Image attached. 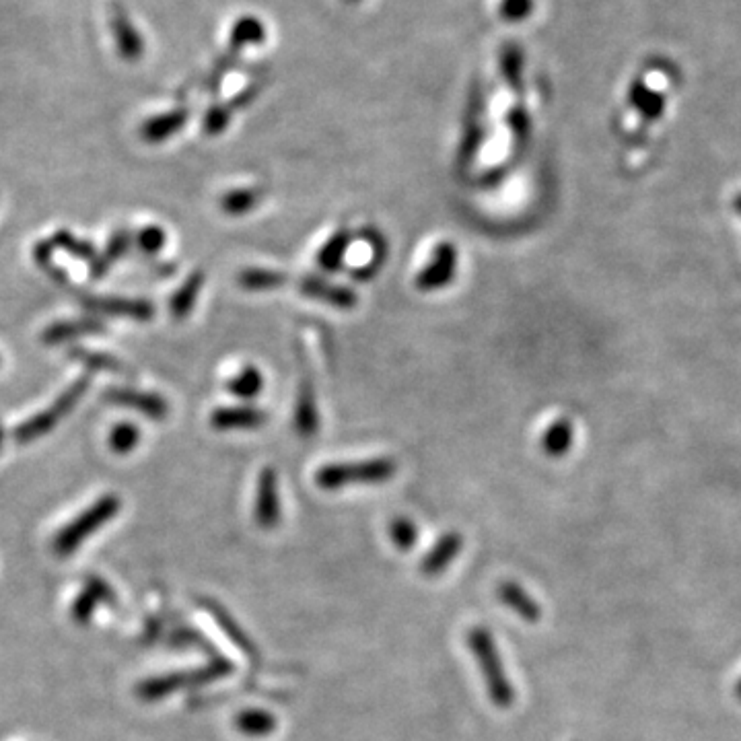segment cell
<instances>
[{
	"label": "cell",
	"mask_w": 741,
	"mask_h": 741,
	"mask_svg": "<svg viewBox=\"0 0 741 741\" xmlns=\"http://www.w3.org/2000/svg\"><path fill=\"white\" fill-rule=\"evenodd\" d=\"M299 291L307 299L326 303V305L336 307V309H352V307H357V303H359V297L352 289L342 287V285H334V282H328L320 276H311V274H307L299 280Z\"/></svg>",
	"instance_id": "cell-13"
},
{
	"label": "cell",
	"mask_w": 741,
	"mask_h": 741,
	"mask_svg": "<svg viewBox=\"0 0 741 741\" xmlns=\"http://www.w3.org/2000/svg\"><path fill=\"white\" fill-rule=\"evenodd\" d=\"M534 11V0H503L499 13L507 23H521Z\"/></svg>",
	"instance_id": "cell-39"
},
{
	"label": "cell",
	"mask_w": 741,
	"mask_h": 741,
	"mask_svg": "<svg viewBox=\"0 0 741 741\" xmlns=\"http://www.w3.org/2000/svg\"><path fill=\"white\" fill-rule=\"evenodd\" d=\"M457 272V250L451 241L437 243L429 264L416 276V289L433 293L451 285Z\"/></svg>",
	"instance_id": "cell-7"
},
{
	"label": "cell",
	"mask_w": 741,
	"mask_h": 741,
	"mask_svg": "<svg viewBox=\"0 0 741 741\" xmlns=\"http://www.w3.org/2000/svg\"><path fill=\"white\" fill-rule=\"evenodd\" d=\"M468 647L480 665L490 702L497 704L499 709H509L515 702V686L507 678L497 641L484 626H476L468 632Z\"/></svg>",
	"instance_id": "cell-1"
},
{
	"label": "cell",
	"mask_w": 741,
	"mask_h": 741,
	"mask_svg": "<svg viewBox=\"0 0 741 741\" xmlns=\"http://www.w3.org/2000/svg\"><path fill=\"white\" fill-rule=\"evenodd\" d=\"M204 280H206L204 272L196 270L182 282V287L173 293V297L169 299V311L173 315V320H186V317L192 313L204 289Z\"/></svg>",
	"instance_id": "cell-21"
},
{
	"label": "cell",
	"mask_w": 741,
	"mask_h": 741,
	"mask_svg": "<svg viewBox=\"0 0 741 741\" xmlns=\"http://www.w3.org/2000/svg\"><path fill=\"white\" fill-rule=\"evenodd\" d=\"M103 334H108V326L97 320V317H79V320H62L48 326L42 332V342L48 346H56L81 336H103Z\"/></svg>",
	"instance_id": "cell-16"
},
{
	"label": "cell",
	"mask_w": 741,
	"mask_h": 741,
	"mask_svg": "<svg viewBox=\"0 0 741 741\" xmlns=\"http://www.w3.org/2000/svg\"><path fill=\"white\" fill-rule=\"evenodd\" d=\"M3 443H5V427H3V422H0V451H3Z\"/></svg>",
	"instance_id": "cell-42"
},
{
	"label": "cell",
	"mask_w": 741,
	"mask_h": 741,
	"mask_svg": "<svg viewBox=\"0 0 741 741\" xmlns=\"http://www.w3.org/2000/svg\"><path fill=\"white\" fill-rule=\"evenodd\" d=\"M254 519L262 529H274L282 519V501L278 492V476L274 468H264L258 476Z\"/></svg>",
	"instance_id": "cell-9"
},
{
	"label": "cell",
	"mask_w": 741,
	"mask_h": 741,
	"mask_svg": "<svg viewBox=\"0 0 741 741\" xmlns=\"http://www.w3.org/2000/svg\"><path fill=\"white\" fill-rule=\"evenodd\" d=\"M233 663L225 657L210 659L204 667L198 669H186V672H173L167 676H157L149 678L145 682H140L136 688V696L145 702H157L161 698L171 696L173 692H178L180 688H192V686H206L213 684L217 680L227 678L233 674Z\"/></svg>",
	"instance_id": "cell-4"
},
{
	"label": "cell",
	"mask_w": 741,
	"mask_h": 741,
	"mask_svg": "<svg viewBox=\"0 0 741 741\" xmlns=\"http://www.w3.org/2000/svg\"><path fill=\"white\" fill-rule=\"evenodd\" d=\"M350 3H357V0H350Z\"/></svg>",
	"instance_id": "cell-44"
},
{
	"label": "cell",
	"mask_w": 741,
	"mask_h": 741,
	"mask_svg": "<svg viewBox=\"0 0 741 741\" xmlns=\"http://www.w3.org/2000/svg\"><path fill=\"white\" fill-rule=\"evenodd\" d=\"M110 29H112L120 58H124L128 62H136V60L143 58L145 42H143V38H140V33L134 27L132 19L128 17L126 9L118 3L112 5V11H110Z\"/></svg>",
	"instance_id": "cell-12"
},
{
	"label": "cell",
	"mask_w": 741,
	"mask_h": 741,
	"mask_svg": "<svg viewBox=\"0 0 741 741\" xmlns=\"http://www.w3.org/2000/svg\"><path fill=\"white\" fill-rule=\"evenodd\" d=\"M97 599L87 593L85 589L75 597L73 602V610H70V614H73V620L79 622V624H87L93 616H95V610H97Z\"/></svg>",
	"instance_id": "cell-40"
},
{
	"label": "cell",
	"mask_w": 741,
	"mask_h": 741,
	"mask_svg": "<svg viewBox=\"0 0 741 741\" xmlns=\"http://www.w3.org/2000/svg\"><path fill=\"white\" fill-rule=\"evenodd\" d=\"M89 387H91V377L89 375L79 377L73 385H68V390H64L52 406H48L40 414H35L31 418L23 420L21 425H17L11 433L13 441L19 443V445H27L31 441H38L44 435L52 433L58 427V422H62L70 412H73V408L85 398V394L89 392Z\"/></svg>",
	"instance_id": "cell-5"
},
{
	"label": "cell",
	"mask_w": 741,
	"mask_h": 741,
	"mask_svg": "<svg viewBox=\"0 0 741 741\" xmlns=\"http://www.w3.org/2000/svg\"><path fill=\"white\" fill-rule=\"evenodd\" d=\"M501 73L513 91H521L523 83V52L517 44H507L501 54Z\"/></svg>",
	"instance_id": "cell-31"
},
{
	"label": "cell",
	"mask_w": 741,
	"mask_h": 741,
	"mask_svg": "<svg viewBox=\"0 0 741 741\" xmlns=\"http://www.w3.org/2000/svg\"><path fill=\"white\" fill-rule=\"evenodd\" d=\"M132 239L140 252L147 256H157L163 252V247L167 243V233L159 225H145L136 231Z\"/></svg>",
	"instance_id": "cell-33"
},
{
	"label": "cell",
	"mask_w": 741,
	"mask_h": 741,
	"mask_svg": "<svg viewBox=\"0 0 741 741\" xmlns=\"http://www.w3.org/2000/svg\"><path fill=\"white\" fill-rule=\"evenodd\" d=\"M68 357L91 371H110V373H120L128 377L132 375V369L126 363H122L120 359L112 355H105V352H95L83 346H73V348H68Z\"/></svg>",
	"instance_id": "cell-23"
},
{
	"label": "cell",
	"mask_w": 741,
	"mask_h": 741,
	"mask_svg": "<svg viewBox=\"0 0 741 741\" xmlns=\"http://www.w3.org/2000/svg\"><path fill=\"white\" fill-rule=\"evenodd\" d=\"M735 696L741 700V678H739L737 684H735Z\"/></svg>",
	"instance_id": "cell-43"
},
{
	"label": "cell",
	"mask_w": 741,
	"mask_h": 741,
	"mask_svg": "<svg viewBox=\"0 0 741 741\" xmlns=\"http://www.w3.org/2000/svg\"><path fill=\"white\" fill-rule=\"evenodd\" d=\"M231 124V108L227 105H213L204 116V132L208 136H217L225 132V128Z\"/></svg>",
	"instance_id": "cell-38"
},
{
	"label": "cell",
	"mask_w": 741,
	"mask_h": 741,
	"mask_svg": "<svg viewBox=\"0 0 741 741\" xmlns=\"http://www.w3.org/2000/svg\"><path fill=\"white\" fill-rule=\"evenodd\" d=\"M573 441V431H571V422L569 420H556L546 429L542 437V449L550 457H560L571 449Z\"/></svg>",
	"instance_id": "cell-29"
},
{
	"label": "cell",
	"mask_w": 741,
	"mask_h": 741,
	"mask_svg": "<svg viewBox=\"0 0 741 741\" xmlns=\"http://www.w3.org/2000/svg\"><path fill=\"white\" fill-rule=\"evenodd\" d=\"M293 427L301 439H311L320 431V408H317L315 390L309 381H303L297 390L293 408Z\"/></svg>",
	"instance_id": "cell-17"
},
{
	"label": "cell",
	"mask_w": 741,
	"mask_h": 741,
	"mask_svg": "<svg viewBox=\"0 0 741 741\" xmlns=\"http://www.w3.org/2000/svg\"><path fill=\"white\" fill-rule=\"evenodd\" d=\"M83 589L97 599L99 606H116V602H118L116 591L112 589V585L105 579L97 577V575H89L83 583Z\"/></svg>",
	"instance_id": "cell-37"
},
{
	"label": "cell",
	"mask_w": 741,
	"mask_h": 741,
	"mask_svg": "<svg viewBox=\"0 0 741 741\" xmlns=\"http://www.w3.org/2000/svg\"><path fill=\"white\" fill-rule=\"evenodd\" d=\"M138 441H140V431H138L134 422H128V420L114 425V429L110 431V437H108V445L116 455H126L130 451H134Z\"/></svg>",
	"instance_id": "cell-32"
},
{
	"label": "cell",
	"mask_w": 741,
	"mask_h": 741,
	"mask_svg": "<svg viewBox=\"0 0 741 741\" xmlns=\"http://www.w3.org/2000/svg\"><path fill=\"white\" fill-rule=\"evenodd\" d=\"M75 299L81 307H85L89 313L95 315H108V317H126V320L134 322H151L157 307L149 299H126V297H103V295H91L75 291Z\"/></svg>",
	"instance_id": "cell-6"
},
{
	"label": "cell",
	"mask_w": 741,
	"mask_h": 741,
	"mask_svg": "<svg viewBox=\"0 0 741 741\" xmlns=\"http://www.w3.org/2000/svg\"><path fill=\"white\" fill-rule=\"evenodd\" d=\"M204 606V610L213 616V620L219 624V628L223 630L225 637L247 657L252 663H258L260 661V653H258V647L254 645V641L250 639V634H247L239 624L237 620L217 602H213V599H202L200 602Z\"/></svg>",
	"instance_id": "cell-14"
},
{
	"label": "cell",
	"mask_w": 741,
	"mask_h": 741,
	"mask_svg": "<svg viewBox=\"0 0 741 741\" xmlns=\"http://www.w3.org/2000/svg\"><path fill=\"white\" fill-rule=\"evenodd\" d=\"M464 550V538L457 532H449L437 540V544L425 554L420 562V573L425 577H437L451 567L455 556Z\"/></svg>",
	"instance_id": "cell-18"
},
{
	"label": "cell",
	"mask_w": 741,
	"mask_h": 741,
	"mask_svg": "<svg viewBox=\"0 0 741 741\" xmlns=\"http://www.w3.org/2000/svg\"><path fill=\"white\" fill-rule=\"evenodd\" d=\"M499 599L501 602L513 610L519 618L527 622H538L542 618V608L538 606L536 599L529 595L519 583L505 581L499 585Z\"/></svg>",
	"instance_id": "cell-20"
},
{
	"label": "cell",
	"mask_w": 741,
	"mask_h": 741,
	"mask_svg": "<svg viewBox=\"0 0 741 741\" xmlns=\"http://www.w3.org/2000/svg\"><path fill=\"white\" fill-rule=\"evenodd\" d=\"M264 385H266V379L262 371L254 365H247L227 381V390L231 396L239 400H254L256 396L262 394Z\"/></svg>",
	"instance_id": "cell-24"
},
{
	"label": "cell",
	"mask_w": 741,
	"mask_h": 741,
	"mask_svg": "<svg viewBox=\"0 0 741 741\" xmlns=\"http://www.w3.org/2000/svg\"><path fill=\"white\" fill-rule=\"evenodd\" d=\"M507 126L515 138V143L521 147L529 140V130H532V122H529V114L523 105H515L507 112Z\"/></svg>",
	"instance_id": "cell-36"
},
{
	"label": "cell",
	"mask_w": 741,
	"mask_h": 741,
	"mask_svg": "<svg viewBox=\"0 0 741 741\" xmlns=\"http://www.w3.org/2000/svg\"><path fill=\"white\" fill-rule=\"evenodd\" d=\"M398 474L392 457H373L365 462L328 464L315 472V484L322 490H340L346 486H373L390 482Z\"/></svg>",
	"instance_id": "cell-3"
},
{
	"label": "cell",
	"mask_w": 741,
	"mask_h": 741,
	"mask_svg": "<svg viewBox=\"0 0 741 741\" xmlns=\"http://www.w3.org/2000/svg\"><path fill=\"white\" fill-rule=\"evenodd\" d=\"M287 280L289 276L285 272L270 270V268H245L237 276L239 287L250 293H264V291L280 289L287 285Z\"/></svg>",
	"instance_id": "cell-22"
},
{
	"label": "cell",
	"mask_w": 741,
	"mask_h": 741,
	"mask_svg": "<svg viewBox=\"0 0 741 741\" xmlns=\"http://www.w3.org/2000/svg\"><path fill=\"white\" fill-rule=\"evenodd\" d=\"M31 256H33L35 264H38L50 276V280H54L56 285H60L64 289L73 291V285H70L68 272L54 262V245H52L50 239H42V241L35 243L33 250H31Z\"/></svg>",
	"instance_id": "cell-27"
},
{
	"label": "cell",
	"mask_w": 741,
	"mask_h": 741,
	"mask_svg": "<svg viewBox=\"0 0 741 741\" xmlns=\"http://www.w3.org/2000/svg\"><path fill=\"white\" fill-rule=\"evenodd\" d=\"M350 247V233L346 229L336 231L317 252V264L326 272H338L344 264V258Z\"/></svg>",
	"instance_id": "cell-26"
},
{
	"label": "cell",
	"mask_w": 741,
	"mask_h": 741,
	"mask_svg": "<svg viewBox=\"0 0 741 741\" xmlns=\"http://www.w3.org/2000/svg\"><path fill=\"white\" fill-rule=\"evenodd\" d=\"M390 538L398 550L408 552L418 542V527L408 517H396L390 521Z\"/></svg>",
	"instance_id": "cell-34"
},
{
	"label": "cell",
	"mask_w": 741,
	"mask_h": 741,
	"mask_svg": "<svg viewBox=\"0 0 741 741\" xmlns=\"http://www.w3.org/2000/svg\"><path fill=\"white\" fill-rule=\"evenodd\" d=\"M132 241L134 239H132V233L128 229L114 231L112 237H110V241H108V245H105V250L101 252L103 262L112 268L114 262L122 260L128 254V250L132 247Z\"/></svg>",
	"instance_id": "cell-35"
},
{
	"label": "cell",
	"mask_w": 741,
	"mask_h": 741,
	"mask_svg": "<svg viewBox=\"0 0 741 741\" xmlns=\"http://www.w3.org/2000/svg\"><path fill=\"white\" fill-rule=\"evenodd\" d=\"M235 725H237V729L243 735L266 737V735H270L276 729V717L272 713H268V711L252 709V711L239 713L237 719H235Z\"/></svg>",
	"instance_id": "cell-30"
},
{
	"label": "cell",
	"mask_w": 741,
	"mask_h": 741,
	"mask_svg": "<svg viewBox=\"0 0 741 741\" xmlns=\"http://www.w3.org/2000/svg\"><path fill=\"white\" fill-rule=\"evenodd\" d=\"M0 363H3V361H0Z\"/></svg>",
	"instance_id": "cell-45"
},
{
	"label": "cell",
	"mask_w": 741,
	"mask_h": 741,
	"mask_svg": "<svg viewBox=\"0 0 741 741\" xmlns=\"http://www.w3.org/2000/svg\"><path fill=\"white\" fill-rule=\"evenodd\" d=\"M50 241L54 245V250H62V252L70 254V256L77 258V260L87 262L89 264V276L93 280H99V278H103L105 274H108L110 266L103 262L101 254L97 252V247L91 241L77 237L75 233H70L68 229H58L50 237Z\"/></svg>",
	"instance_id": "cell-11"
},
{
	"label": "cell",
	"mask_w": 741,
	"mask_h": 741,
	"mask_svg": "<svg viewBox=\"0 0 741 741\" xmlns=\"http://www.w3.org/2000/svg\"><path fill=\"white\" fill-rule=\"evenodd\" d=\"M503 175H505V169H499V171L492 169V171H488V173L482 175L480 182H484L486 186H497L503 180Z\"/></svg>",
	"instance_id": "cell-41"
},
{
	"label": "cell",
	"mask_w": 741,
	"mask_h": 741,
	"mask_svg": "<svg viewBox=\"0 0 741 741\" xmlns=\"http://www.w3.org/2000/svg\"><path fill=\"white\" fill-rule=\"evenodd\" d=\"M270 420L266 410L256 406H221L210 414V427L215 431H258Z\"/></svg>",
	"instance_id": "cell-10"
},
{
	"label": "cell",
	"mask_w": 741,
	"mask_h": 741,
	"mask_svg": "<svg viewBox=\"0 0 741 741\" xmlns=\"http://www.w3.org/2000/svg\"><path fill=\"white\" fill-rule=\"evenodd\" d=\"M266 42V27L256 17H241L235 21L231 35H229V48L231 52H239L245 46H258Z\"/></svg>",
	"instance_id": "cell-25"
},
{
	"label": "cell",
	"mask_w": 741,
	"mask_h": 741,
	"mask_svg": "<svg viewBox=\"0 0 741 741\" xmlns=\"http://www.w3.org/2000/svg\"><path fill=\"white\" fill-rule=\"evenodd\" d=\"M262 202V194L256 188H235L223 194L221 208L229 217H243Z\"/></svg>",
	"instance_id": "cell-28"
},
{
	"label": "cell",
	"mask_w": 741,
	"mask_h": 741,
	"mask_svg": "<svg viewBox=\"0 0 741 741\" xmlns=\"http://www.w3.org/2000/svg\"><path fill=\"white\" fill-rule=\"evenodd\" d=\"M480 112H482L480 89H474L464 138L460 143V153H457V165L464 167V169H468L474 163V159L478 157L480 147L484 143V126H482V120H480Z\"/></svg>",
	"instance_id": "cell-15"
},
{
	"label": "cell",
	"mask_w": 741,
	"mask_h": 741,
	"mask_svg": "<svg viewBox=\"0 0 741 741\" xmlns=\"http://www.w3.org/2000/svg\"><path fill=\"white\" fill-rule=\"evenodd\" d=\"M103 400L114 406L136 410L151 420H165L169 414V404L163 396L155 392H143L136 387H108L103 392Z\"/></svg>",
	"instance_id": "cell-8"
},
{
	"label": "cell",
	"mask_w": 741,
	"mask_h": 741,
	"mask_svg": "<svg viewBox=\"0 0 741 741\" xmlns=\"http://www.w3.org/2000/svg\"><path fill=\"white\" fill-rule=\"evenodd\" d=\"M122 509V499L114 492L103 494L93 505H89L81 515H77L73 521L66 523L60 532L52 540V550L56 556L66 558L75 554L95 532L110 523L114 517H118Z\"/></svg>",
	"instance_id": "cell-2"
},
{
	"label": "cell",
	"mask_w": 741,
	"mask_h": 741,
	"mask_svg": "<svg viewBox=\"0 0 741 741\" xmlns=\"http://www.w3.org/2000/svg\"><path fill=\"white\" fill-rule=\"evenodd\" d=\"M190 120V110L186 108H178V110H171L167 114H159L155 118H149L147 122H143V126H140V138L145 140V143H151V145H157V143H165V140H169L171 136L178 134Z\"/></svg>",
	"instance_id": "cell-19"
}]
</instances>
